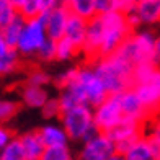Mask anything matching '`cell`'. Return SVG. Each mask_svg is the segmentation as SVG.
Listing matches in <instances>:
<instances>
[{"label":"cell","mask_w":160,"mask_h":160,"mask_svg":"<svg viewBox=\"0 0 160 160\" xmlns=\"http://www.w3.org/2000/svg\"><path fill=\"white\" fill-rule=\"evenodd\" d=\"M20 15L23 17L26 21L28 20H33V18H38L41 15V5H39V0H25V3L20 7Z\"/></svg>","instance_id":"22"},{"label":"cell","mask_w":160,"mask_h":160,"mask_svg":"<svg viewBox=\"0 0 160 160\" xmlns=\"http://www.w3.org/2000/svg\"><path fill=\"white\" fill-rule=\"evenodd\" d=\"M36 56H38L39 61H44V62L56 61L57 59V41L46 38V41L42 42V46L38 49Z\"/></svg>","instance_id":"21"},{"label":"cell","mask_w":160,"mask_h":160,"mask_svg":"<svg viewBox=\"0 0 160 160\" xmlns=\"http://www.w3.org/2000/svg\"><path fill=\"white\" fill-rule=\"evenodd\" d=\"M0 160H26L23 145L20 142V137H13V139L0 150Z\"/></svg>","instance_id":"18"},{"label":"cell","mask_w":160,"mask_h":160,"mask_svg":"<svg viewBox=\"0 0 160 160\" xmlns=\"http://www.w3.org/2000/svg\"><path fill=\"white\" fill-rule=\"evenodd\" d=\"M121 119H122L121 93H110L93 111V121H95L98 131H101V132L110 131Z\"/></svg>","instance_id":"5"},{"label":"cell","mask_w":160,"mask_h":160,"mask_svg":"<svg viewBox=\"0 0 160 160\" xmlns=\"http://www.w3.org/2000/svg\"><path fill=\"white\" fill-rule=\"evenodd\" d=\"M69 10L64 5H57L56 8L51 12L42 13L44 15V30L46 36L54 41H59L64 33H65V25H67V18H69Z\"/></svg>","instance_id":"8"},{"label":"cell","mask_w":160,"mask_h":160,"mask_svg":"<svg viewBox=\"0 0 160 160\" xmlns=\"http://www.w3.org/2000/svg\"><path fill=\"white\" fill-rule=\"evenodd\" d=\"M39 160H72V154L67 145H52L44 149Z\"/></svg>","instance_id":"20"},{"label":"cell","mask_w":160,"mask_h":160,"mask_svg":"<svg viewBox=\"0 0 160 160\" xmlns=\"http://www.w3.org/2000/svg\"><path fill=\"white\" fill-rule=\"evenodd\" d=\"M20 142L23 145L26 160H39L46 149V145L39 136V131H31V132L20 136Z\"/></svg>","instance_id":"11"},{"label":"cell","mask_w":160,"mask_h":160,"mask_svg":"<svg viewBox=\"0 0 160 160\" xmlns=\"http://www.w3.org/2000/svg\"><path fill=\"white\" fill-rule=\"evenodd\" d=\"M114 154H116L114 142L105 132L100 131L98 134L83 142L78 160H108Z\"/></svg>","instance_id":"7"},{"label":"cell","mask_w":160,"mask_h":160,"mask_svg":"<svg viewBox=\"0 0 160 160\" xmlns=\"http://www.w3.org/2000/svg\"><path fill=\"white\" fill-rule=\"evenodd\" d=\"M132 2H134V3L137 5V3H139V2H142V0H132Z\"/></svg>","instance_id":"35"},{"label":"cell","mask_w":160,"mask_h":160,"mask_svg":"<svg viewBox=\"0 0 160 160\" xmlns=\"http://www.w3.org/2000/svg\"><path fill=\"white\" fill-rule=\"evenodd\" d=\"M108 160H124V157H122L121 154H114L113 157H110Z\"/></svg>","instance_id":"33"},{"label":"cell","mask_w":160,"mask_h":160,"mask_svg":"<svg viewBox=\"0 0 160 160\" xmlns=\"http://www.w3.org/2000/svg\"><path fill=\"white\" fill-rule=\"evenodd\" d=\"M17 13H18V10L12 3L0 10V30H3L5 26H8L12 23V20L17 17Z\"/></svg>","instance_id":"26"},{"label":"cell","mask_w":160,"mask_h":160,"mask_svg":"<svg viewBox=\"0 0 160 160\" xmlns=\"http://www.w3.org/2000/svg\"><path fill=\"white\" fill-rule=\"evenodd\" d=\"M93 70L103 82L108 93H122L132 88V70L111 56L101 59Z\"/></svg>","instance_id":"3"},{"label":"cell","mask_w":160,"mask_h":160,"mask_svg":"<svg viewBox=\"0 0 160 160\" xmlns=\"http://www.w3.org/2000/svg\"><path fill=\"white\" fill-rule=\"evenodd\" d=\"M20 110V105L15 101H7V100H0V121H8L13 118Z\"/></svg>","instance_id":"25"},{"label":"cell","mask_w":160,"mask_h":160,"mask_svg":"<svg viewBox=\"0 0 160 160\" xmlns=\"http://www.w3.org/2000/svg\"><path fill=\"white\" fill-rule=\"evenodd\" d=\"M39 136L46 147H52V145H67L69 136L64 131V128L57 126H44L39 129Z\"/></svg>","instance_id":"15"},{"label":"cell","mask_w":160,"mask_h":160,"mask_svg":"<svg viewBox=\"0 0 160 160\" xmlns=\"http://www.w3.org/2000/svg\"><path fill=\"white\" fill-rule=\"evenodd\" d=\"M118 10V0H97V15H106Z\"/></svg>","instance_id":"27"},{"label":"cell","mask_w":160,"mask_h":160,"mask_svg":"<svg viewBox=\"0 0 160 160\" xmlns=\"http://www.w3.org/2000/svg\"><path fill=\"white\" fill-rule=\"evenodd\" d=\"M155 54H157V62L160 65V36L155 39Z\"/></svg>","instance_id":"31"},{"label":"cell","mask_w":160,"mask_h":160,"mask_svg":"<svg viewBox=\"0 0 160 160\" xmlns=\"http://www.w3.org/2000/svg\"><path fill=\"white\" fill-rule=\"evenodd\" d=\"M10 3H12L13 7H15L17 10H20V7L25 3V0H10Z\"/></svg>","instance_id":"32"},{"label":"cell","mask_w":160,"mask_h":160,"mask_svg":"<svg viewBox=\"0 0 160 160\" xmlns=\"http://www.w3.org/2000/svg\"><path fill=\"white\" fill-rule=\"evenodd\" d=\"M122 157H124V160H155L150 141L145 136L139 137Z\"/></svg>","instance_id":"14"},{"label":"cell","mask_w":160,"mask_h":160,"mask_svg":"<svg viewBox=\"0 0 160 160\" xmlns=\"http://www.w3.org/2000/svg\"><path fill=\"white\" fill-rule=\"evenodd\" d=\"M101 18H103V25H105L101 59H105V57L111 56L126 38L136 33V25L131 21L128 13H122L119 10L101 15Z\"/></svg>","instance_id":"1"},{"label":"cell","mask_w":160,"mask_h":160,"mask_svg":"<svg viewBox=\"0 0 160 160\" xmlns=\"http://www.w3.org/2000/svg\"><path fill=\"white\" fill-rule=\"evenodd\" d=\"M26 25V20L20 15V12L17 13V17L12 20V23L8 26H5L3 30H0L3 33V38L7 41V44H8L12 49H17V44H18V39L21 36V31H23V28Z\"/></svg>","instance_id":"17"},{"label":"cell","mask_w":160,"mask_h":160,"mask_svg":"<svg viewBox=\"0 0 160 160\" xmlns=\"http://www.w3.org/2000/svg\"><path fill=\"white\" fill-rule=\"evenodd\" d=\"M42 114L44 118H61L62 108L59 103V98H49L44 105H42Z\"/></svg>","instance_id":"24"},{"label":"cell","mask_w":160,"mask_h":160,"mask_svg":"<svg viewBox=\"0 0 160 160\" xmlns=\"http://www.w3.org/2000/svg\"><path fill=\"white\" fill-rule=\"evenodd\" d=\"M121 110L124 118L137 119L141 122H145V119L149 118V113L134 88H128L126 92L121 93Z\"/></svg>","instance_id":"9"},{"label":"cell","mask_w":160,"mask_h":160,"mask_svg":"<svg viewBox=\"0 0 160 160\" xmlns=\"http://www.w3.org/2000/svg\"><path fill=\"white\" fill-rule=\"evenodd\" d=\"M78 54H82V51H80L69 38L62 36V38L57 41V61H67L70 57H75Z\"/></svg>","instance_id":"19"},{"label":"cell","mask_w":160,"mask_h":160,"mask_svg":"<svg viewBox=\"0 0 160 160\" xmlns=\"http://www.w3.org/2000/svg\"><path fill=\"white\" fill-rule=\"evenodd\" d=\"M13 137H15V136H13V132L8 128H5V126L0 124V150H2L5 145L13 139Z\"/></svg>","instance_id":"28"},{"label":"cell","mask_w":160,"mask_h":160,"mask_svg":"<svg viewBox=\"0 0 160 160\" xmlns=\"http://www.w3.org/2000/svg\"><path fill=\"white\" fill-rule=\"evenodd\" d=\"M62 128L72 141H88L100 131L93 121V111L88 105H77L61 114Z\"/></svg>","instance_id":"2"},{"label":"cell","mask_w":160,"mask_h":160,"mask_svg":"<svg viewBox=\"0 0 160 160\" xmlns=\"http://www.w3.org/2000/svg\"><path fill=\"white\" fill-rule=\"evenodd\" d=\"M39 5H41V13H46L56 8L57 5H61V0H39Z\"/></svg>","instance_id":"29"},{"label":"cell","mask_w":160,"mask_h":160,"mask_svg":"<svg viewBox=\"0 0 160 160\" xmlns=\"http://www.w3.org/2000/svg\"><path fill=\"white\" fill-rule=\"evenodd\" d=\"M85 34H87V20L74 15V13H69L64 36L69 38L80 51H82L83 42H85Z\"/></svg>","instance_id":"10"},{"label":"cell","mask_w":160,"mask_h":160,"mask_svg":"<svg viewBox=\"0 0 160 160\" xmlns=\"http://www.w3.org/2000/svg\"><path fill=\"white\" fill-rule=\"evenodd\" d=\"M77 82L80 83V87H82L83 92H85L88 106L97 108L101 101L110 95V93L106 92L103 82L100 80V77L95 74V70H93L92 67H83L82 65L80 70H78Z\"/></svg>","instance_id":"6"},{"label":"cell","mask_w":160,"mask_h":160,"mask_svg":"<svg viewBox=\"0 0 160 160\" xmlns=\"http://www.w3.org/2000/svg\"><path fill=\"white\" fill-rule=\"evenodd\" d=\"M21 100L30 108H42V105L49 100V97H48V92L42 87L25 83L21 87Z\"/></svg>","instance_id":"13"},{"label":"cell","mask_w":160,"mask_h":160,"mask_svg":"<svg viewBox=\"0 0 160 160\" xmlns=\"http://www.w3.org/2000/svg\"><path fill=\"white\" fill-rule=\"evenodd\" d=\"M12 51V48L7 44V41H5V38H3V33L0 31V57H5L7 54H8Z\"/></svg>","instance_id":"30"},{"label":"cell","mask_w":160,"mask_h":160,"mask_svg":"<svg viewBox=\"0 0 160 160\" xmlns=\"http://www.w3.org/2000/svg\"><path fill=\"white\" fill-rule=\"evenodd\" d=\"M7 5H10V0H0V10L5 8Z\"/></svg>","instance_id":"34"},{"label":"cell","mask_w":160,"mask_h":160,"mask_svg":"<svg viewBox=\"0 0 160 160\" xmlns=\"http://www.w3.org/2000/svg\"><path fill=\"white\" fill-rule=\"evenodd\" d=\"M136 15L141 23H160V0H142L136 5Z\"/></svg>","instance_id":"12"},{"label":"cell","mask_w":160,"mask_h":160,"mask_svg":"<svg viewBox=\"0 0 160 160\" xmlns=\"http://www.w3.org/2000/svg\"><path fill=\"white\" fill-rule=\"evenodd\" d=\"M46 30H44V15H41L38 18L28 20L26 25L21 31V36L18 39L17 51L20 56H31L36 54L38 49L42 46V42L46 41Z\"/></svg>","instance_id":"4"},{"label":"cell","mask_w":160,"mask_h":160,"mask_svg":"<svg viewBox=\"0 0 160 160\" xmlns=\"http://www.w3.org/2000/svg\"><path fill=\"white\" fill-rule=\"evenodd\" d=\"M78 70H80V67H74V69L65 70L64 74H61V75H57V77H56L54 85L57 87V88L64 90L65 87H69L72 82H75V78H77V75H78Z\"/></svg>","instance_id":"23"},{"label":"cell","mask_w":160,"mask_h":160,"mask_svg":"<svg viewBox=\"0 0 160 160\" xmlns=\"http://www.w3.org/2000/svg\"><path fill=\"white\" fill-rule=\"evenodd\" d=\"M64 7H67L70 13L87 21L97 15V0H69V3Z\"/></svg>","instance_id":"16"}]
</instances>
